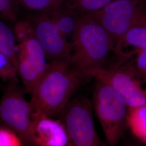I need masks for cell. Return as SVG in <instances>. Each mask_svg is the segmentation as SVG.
I'll use <instances>...</instances> for the list:
<instances>
[{
	"label": "cell",
	"mask_w": 146,
	"mask_h": 146,
	"mask_svg": "<svg viewBox=\"0 0 146 146\" xmlns=\"http://www.w3.org/2000/svg\"><path fill=\"white\" fill-rule=\"evenodd\" d=\"M89 78L69 61L49 62L46 73L30 94L33 112L58 117L76 91Z\"/></svg>",
	"instance_id": "obj_1"
},
{
	"label": "cell",
	"mask_w": 146,
	"mask_h": 146,
	"mask_svg": "<svg viewBox=\"0 0 146 146\" xmlns=\"http://www.w3.org/2000/svg\"><path fill=\"white\" fill-rule=\"evenodd\" d=\"M70 42V63L85 74L104 68L109 53L114 52V43L111 37L98 21L87 14H82Z\"/></svg>",
	"instance_id": "obj_2"
},
{
	"label": "cell",
	"mask_w": 146,
	"mask_h": 146,
	"mask_svg": "<svg viewBox=\"0 0 146 146\" xmlns=\"http://www.w3.org/2000/svg\"><path fill=\"white\" fill-rule=\"evenodd\" d=\"M92 102L107 146H119L127 130L128 107L108 84L95 79Z\"/></svg>",
	"instance_id": "obj_3"
},
{
	"label": "cell",
	"mask_w": 146,
	"mask_h": 146,
	"mask_svg": "<svg viewBox=\"0 0 146 146\" xmlns=\"http://www.w3.org/2000/svg\"><path fill=\"white\" fill-rule=\"evenodd\" d=\"M17 43V71L26 93L31 91L48 67L47 56L24 19L13 25Z\"/></svg>",
	"instance_id": "obj_4"
},
{
	"label": "cell",
	"mask_w": 146,
	"mask_h": 146,
	"mask_svg": "<svg viewBox=\"0 0 146 146\" xmlns=\"http://www.w3.org/2000/svg\"><path fill=\"white\" fill-rule=\"evenodd\" d=\"M58 118L66 128L70 146H107L96 131L92 102L88 98H73Z\"/></svg>",
	"instance_id": "obj_5"
},
{
	"label": "cell",
	"mask_w": 146,
	"mask_h": 146,
	"mask_svg": "<svg viewBox=\"0 0 146 146\" xmlns=\"http://www.w3.org/2000/svg\"><path fill=\"white\" fill-rule=\"evenodd\" d=\"M25 93L17 78L7 82L0 99V124L17 133L25 146H35L31 138L33 110Z\"/></svg>",
	"instance_id": "obj_6"
},
{
	"label": "cell",
	"mask_w": 146,
	"mask_h": 146,
	"mask_svg": "<svg viewBox=\"0 0 146 146\" xmlns=\"http://www.w3.org/2000/svg\"><path fill=\"white\" fill-rule=\"evenodd\" d=\"M143 0H114L99 11L88 14L104 27L114 43V53L121 61L131 56L123 51V40L141 7Z\"/></svg>",
	"instance_id": "obj_7"
},
{
	"label": "cell",
	"mask_w": 146,
	"mask_h": 146,
	"mask_svg": "<svg viewBox=\"0 0 146 146\" xmlns=\"http://www.w3.org/2000/svg\"><path fill=\"white\" fill-rule=\"evenodd\" d=\"M86 74L114 89L125 101L128 108L146 104V82L129 63L94 69Z\"/></svg>",
	"instance_id": "obj_8"
},
{
	"label": "cell",
	"mask_w": 146,
	"mask_h": 146,
	"mask_svg": "<svg viewBox=\"0 0 146 146\" xmlns=\"http://www.w3.org/2000/svg\"><path fill=\"white\" fill-rule=\"evenodd\" d=\"M46 53L49 62H70L72 45L52 21L48 13H31L24 19Z\"/></svg>",
	"instance_id": "obj_9"
},
{
	"label": "cell",
	"mask_w": 146,
	"mask_h": 146,
	"mask_svg": "<svg viewBox=\"0 0 146 146\" xmlns=\"http://www.w3.org/2000/svg\"><path fill=\"white\" fill-rule=\"evenodd\" d=\"M31 138L35 146H70L62 122L43 114L33 112Z\"/></svg>",
	"instance_id": "obj_10"
},
{
	"label": "cell",
	"mask_w": 146,
	"mask_h": 146,
	"mask_svg": "<svg viewBox=\"0 0 146 146\" xmlns=\"http://www.w3.org/2000/svg\"><path fill=\"white\" fill-rule=\"evenodd\" d=\"M48 13L59 31L67 38L73 36L82 15L65 3Z\"/></svg>",
	"instance_id": "obj_11"
},
{
	"label": "cell",
	"mask_w": 146,
	"mask_h": 146,
	"mask_svg": "<svg viewBox=\"0 0 146 146\" xmlns=\"http://www.w3.org/2000/svg\"><path fill=\"white\" fill-rule=\"evenodd\" d=\"M146 44V5L144 3L125 34L123 40V46H129L137 50Z\"/></svg>",
	"instance_id": "obj_12"
},
{
	"label": "cell",
	"mask_w": 146,
	"mask_h": 146,
	"mask_svg": "<svg viewBox=\"0 0 146 146\" xmlns=\"http://www.w3.org/2000/svg\"><path fill=\"white\" fill-rule=\"evenodd\" d=\"M127 130L140 143L146 144V104L128 108Z\"/></svg>",
	"instance_id": "obj_13"
},
{
	"label": "cell",
	"mask_w": 146,
	"mask_h": 146,
	"mask_svg": "<svg viewBox=\"0 0 146 146\" xmlns=\"http://www.w3.org/2000/svg\"><path fill=\"white\" fill-rule=\"evenodd\" d=\"M17 43L13 28L10 24L0 19V50L14 63L17 68Z\"/></svg>",
	"instance_id": "obj_14"
},
{
	"label": "cell",
	"mask_w": 146,
	"mask_h": 146,
	"mask_svg": "<svg viewBox=\"0 0 146 146\" xmlns=\"http://www.w3.org/2000/svg\"><path fill=\"white\" fill-rule=\"evenodd\" d=\"M65 0H15L20 8L31 13H50L64 3Z\"/></svg>",
	"instance_id": "obj_15"
},
{
	"label": "cell",
	"mask_w": 146,
	"mask_h": 146,
	"mask_svg": "<svg viewBox=\"0 0 146 146\" xmlns=\"http://www.w3.org/2000/svg\"><path fill=\"white\" fill-rule=\"evenodd\" d=\"M114 0H70L67 4L81 14H88L104 8Z\"/></svg>",
	"instance_id": "obj_16"
},
{
	"label": "cell",
	"mask_w": 146,
	"mask_h": 146,
	"mask_svg": "<svg viewBox=\"0 0 146 146\" xmlns=\"http://www.w3.org/2000/svg\"><path fill=\"white\" fill-rule=\"evenodd\" d=\"M19 8L15 0H0V19L14 25L20 20Z\"/></svg>",
	"instance_id": "obj_17"
},
{
	"label": "cell",
	"mask_w": 146,
	"mask_h": 146,
	"mask_svg": "<svg viewBox=\"0 0 146 146\" xmlns=\"http://www.w3.org/2000/svg\"><path fill=\"white\" fill-rule=\"evenodd\" d=\"M17 68L14 63L0 50V79L7 82L17 78Z\"/></svg>",
	"instance_id": "obj_18"
},
{
	"label": "cell",
	"mask_w": 146,
	"mask_h": 146,
	"mask_svg": "<svg viewBox=\"0 0 146 146\" xmlns=\"http://www.w3.org/2000/svg\"><path fill=\"white\" fill-rule=\"evenodd\" d=\"M0 146H25L17 133L5 125L0 124Z\"/></svg>",
	"instance_id": "obj_19"
},
{
	"label": "cell",
	"mask_w": 146,
	"mask_h": 146,
	"mask_svg": "<svg viewBox=\"0 0 146 146\" xmlns=\"http://www.w3.org/2000/svg\"><path fill=\"white\" fill-rule=\"evenodd\" d=\"M134 52L136 54V69L146 82V44Z\"/></svg>",
	"instance_id": "obj_20"
},
{
	"label": "cell",
	"mask_w": 146,
	"mask_h": 146,
	"mask_svg": "<svg viewBox=\"0 0 146 146\" xmlns=\"http://www.w3.org/2000/svg\"><path fill=\"white\" fill-rule=\"evenodd\" d=\"M119 146H142L140 144L131 141H122Z\"/></svg>",
	"instance_id": "obj_21"
},
{
	"label": "cell",
	"mask_w": 146,
	"mask_h": 146,
	"mask_svg": "<svg viewBox=\"0 0 146 146\" xmlns=\"http://www.w3.org/2000/svg\"><path fill=\"white\" fill-rule=\"evenodd\" d=\"M5 86H3V84L2 83V81H1V80H0V89L5 88Z\"/></svg>",
	"instance_id": "obj_22"
}]
</instances>
